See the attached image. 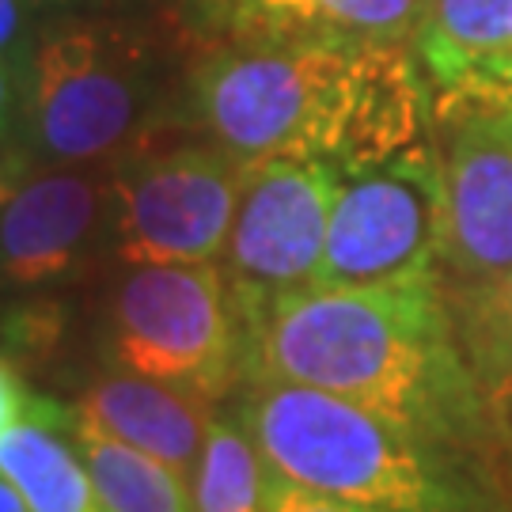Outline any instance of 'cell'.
<instances>
[{"mask_svg":"<svg viewBox=\"0 0 512 512\" xmlns=\"http://www.w3.org/2000/svg\"><path fill=\"white\" fill-rule=\"evenodd\" d=\"M186 110L239 164L357 171L425 145L433 88L414 42L224 38L186 76Z\"/></svg>","mask_w":512,"mask_h":512,"instance_id":"obj_1","label":"cell"},{"mask_svg":"<svg viewBox=\"0 0 512 512\" xmlns=\"http://www.w3.org/2000/svg\"><path fill=\"white\" fill-rule=\"evenodd\" d=\"M251 380L342 395L433 448L490 425L486 387L459 346L437 274L281 296L243 323V384Z\"/></svg>","mask_w":512,"mask_h":512,"instance_id":"obj_2","label":"cell"},{"mask_svg":"<svg viewBox=\"0 0 512 512\" xmlns=\"http://www.w3.org/2000/svg\"><path fill=\"white\" fill-rule=\"evenodd\" d=\"M160 46L137 19L65 12L23 69V145L42 164L103 167L145 145L160 110Z\"/></svg>","mask_w":512,"mask_h":512,"instance_id":"obj_3","label":"cell"},{"mask_svg":"<svg viewBox=\"0 0 512 512\" xmlns=\"http://www.w3.org/2000/svg\"><path fill=\"white\" fill-rule=\"evenodd\" d=\"M239 421L270 475L380 512H459L433 444L319 387L251 380Z\"/></svg>","mask_w":512,"mask_h":512,"instance_id":"obj_4","label":"cell"},{"mask_svg":"<svg viewBox=\"0 0 512 512\" xmlns=\"http://www.w3.org/2000/svg\"><path fill=\"white\" fill-rule=\"evenodd\" d=\"M103 365L209 399L243 380V327L220 262L126 266L103 300Z\"/></svg>","mask_w":512,"mask_h":512,"instance_id":"obj_5","label":"cell"},{"mask_svg":"<svg viewBox=\"0 0 512 512\" xmlns=\"http://www.w3.org/2000/svg\"><path fill=\"white\" fill-rule=\"evenodd\" d=\"M110 171L107 255L122 266L220 262L243 164L217 145L133 148Z\"/></svg>","mask_w":512,"mask_h":512,"instance_id":"obj_6","label":"cell"},{"mask_svg":"<svg viewBox=\"0 0 512 512\" xmlns=\"http://www.w3.org/2000/svg\"><path fill=\"white\" fill-rule=\"evenodd\" d=\"M444 251V171L425 141L391 160L338 171L319 285L365 289L433 277Z\"/></svg>","mask_w":512,"mask_h":512,"instance_id":"obj_7","label":"cell"},{"mask_svg":"<svg viewBox=\"0 0 512 512\" xmlns=\"http://www.w3.org/2000/svg\"><path fill=\"white\" fill-rule=\"evenodd\" d=\"M334 194L338 167L327 160L243 164L236 217L220 255L239 327L281 296L319 285Z\"/></svg>","mask_w":512,"mask_h":512,"instance_id":"obj_8","label":"cell"},{"mask_svg":"<svg viewBox=\"0 0 512 512\" xmlns=\"http://www.w3.org/2000/svg\"><path fill=\"white\" fill-rule=\"evenodd\" d=\"M444 133V251L452 285H490L512 274V110H433Z\"/></svg>","mask_w":512,"mask_h":512,"instance_id":"obj_9","label":"cell"},{"mask_svg":"<svg viewBox=\"0 0 512 512\" xmlns=\"http://www.w3.org/2000/svg\"><path fill=\"white\" fill-rule=\"evenodd\" d=\"M110 171L46 164L0 209V281L46 289L76 277L107 251Z\"/></svg>","mask_w":512,"mask_h":512,"instance_id":"obj_10","label":"cell"},{"mask_svg":"<svg viewBox=\"0 0 512 512\" xmlns=\"http://www.w3.org/2000/svg\"><path fill=\"white\" fill-rule=\"evenodd\" d=\"M73 414L137 452L164 459L167 467H175L186 478L194 475L209 425L217 421L213 399L202 391L118 368H107L88 380Z\"/></svg>","mask_w":512,"mask_h":512,"instance_id":"obj_11","label":"cell"},{"mask_svg":"<svg viewBox=\"0 0 512 512\" xmlns=\"http://www.w3.org/2000/svg\"><path fill=\"white\" fill-rule=\"evenodd\" d=\"M414 50L433 107L475 103L512 76V0H425Z\"/></svg>","mask_w":512,"mask_h":512,"instance_id":"obj_12","label":"cell"},{"mask_svg":"<svg viewBox=\"0 0 512 512\" xmlns=\"http://www.w3.org/2000/svg\"><path fill=\"white\" fill-rule=\"evenodd\" d=\"M69 418L54 403L35 399L31 414L0 437V475L31 512H103Z\"/></svg>","mask_w":512,"mask_h":512,"instance_id":"obj_13","label":"cell"},{"mask_svg":"<svg viewBox=\"0 0 512 512\" xmlns=\"http://www.w3.org/2000/svg\"><path fill=\"white\" fill-rule=\"evenodd\" d=\"M425 0H247L228 38H330L414 42Z\"/></svg>","mask_w":512,"mask_h":512,"instance_id":"obj_14","label":"cell"},{"mask_svg":"<svg viewBox=\"0 0 512 512\" xmlns=\"http://www.w3.org/2000/svg\"><path fill=\"white\" fill-rule=\"evenodd\" d=\"M69 429L92 471L103 512H194L190 478L167 467L164 459L99 433L76 414L69 418Z\"/></svg>","mask_w":512,"mask_h":512,"instance_id":"obj_15","label":"cell"},{"mask_svg":"<svg viewBox=\"0 0 512 512\" xmlns=\"http://www.w3.org/2000/svg\"><path fill=\"white\" fill-rule=\"evenodd\" d=\"M270 490L274 475L243 421L217 414L190 475L194 512H270Z\"/></svg>","mask_w":512,"mask_h":512,"instance_id":"obj_16","label":"cell"},{"mask_svg":"<svg viewBox=\"0 0 512 512\" xmlns=\"http://www.w3.org/2000/svg\"><path fill=\"white\" fill-rule=\"evenodd\" d=\"M448 311L459 346L482 387L512 368V274L490 285H448Z\"/></svg>","mask_w":512,"mask_h":512,"instance_id":"obj_17","label":"cell"},{"mask_svg":"<svg viewBox=\"0 0 512 512\" xmlns=\"http://www.w3.org/2000/svg\"><path fill=\"white\" fill-rule=\"evenodd\" d=\"M65 338H69V308L50 293L16 300L0 315V346L12 361L23 365H46L61 353Z\"/></svg>","mask_w":512,"mask_h":512,"instance_id":"obj_18","label":"cell"},{"mask_svg":"<svg viewBox=\"0 0 512 512\" xmlns=\"http://www.w3.org/2000/svg\"><path fill=\"white\" fill-rule=\"evenodd\" d=\"M270 512H380V509H365V505L338 501V497H327V494H311L304 486H293V482L274 475Z\"/></svg>","mask_w":512,"mask_h":512,"instance_id":"obj_19","label":"cell"},{"mask_svg":"<svg viewBox=\"0 0 512 512\" xmlns=\"http://www.w3.org/2000/svg\"><path fill=\"white\" fill-rule=\"evenodd\" d=\"M31 403H35V399L27 395V387H23V380H19L12 357L0 353V437H4L16 421H23L27 414H31Z\"/></svg>","mask_w":512,"mask_h":512,"instance_id":"obj_20","label":"cell"},{"mask_svg":"<svg viewBox=\"0 0 512 512\" xmlns=\"http://www.w3.org/2000/svg\"><path fill=\"white\" fill-rule=\"evenodd\" d=\"M31 148L8 141V133H0V209L16 198V190L31 175Z\"/></svg>","mask_w":512,"mask_h":512,"instance_id":"obj_21","label":"cell"},{"mask_svg":"<svg viewBox=\"0 0 512 512\" xmlns=\"http://www.w3.org/2000/svg\"><path fill=\"white\" fill-rule=\"evenodd\" d=\"M486 406H490V429H497V437L512 448V368H505L486 387Z\"/></svg>","mask_w":512,"mask_h":512,"instance_id":"obj_22","label":"cell"},{"mask_svg":"<svg viewBox=\"0 0 512 512\" xmlns=\"http://www.w3.org/2000/svg\"><path fill=\"white\" fill-rule=\"evenodd\" d=\"M27 35V4L23 0H0V57L16 54V46Z\"/></svg>","mask_w":512,"mask_h":512,"instance_id":"obj_23","label":"cell"},{"mask_svg":"<svg viewBox=\"0 0 512 512\" xmlns=\"http://www.w3.org/2000/svg\"><path fill=\"white\" fill-rule=\"evenodd\" d=\"M247 0H202V19H198V27H220V31H228V23L236 16L239 8H243Z\"/></svg>","mask_w":512,"mask_h":512,"instance_id":"obj_24","label":"cell"},{"mask_svg":"<svg viewBox=\"0 0 512 512\" xmlns=\"http://www.w3.org/2000/svg\"><path fill=\"white\" fill-rule=\"evenodd\" d=\"M12 114H16V76H12V65L0 57V133H8Z\"/></svg>","mask_w":512,"mask_h":512,"instance_id":"obj_25","label":"cell"},{"mask_svg":"<svg viewBox=\"0 0 512 512\" xmlns=\"http://www.w3.org/2000/svg\"><path fill=\"white\" fill-rule=\"evenodd\" d=\"M452 107H505V110H512V76L509 80H501L494 92L475 99V103H452ZM433 110H444V107H433Z\"/></svg>","mask_w":512,"mask_h":512,"instance_id":"obj_26","label":"cell"},{"mask_svg":"<svg viewBox=\"0 0 512 512\" xmlns=\"http://www.w3.org/2000/svg\"><path fill=\"white\" fill-rule=\"evenodd\" d=\"M148 4L164 8V12H171V16H190V23L202 19V0H148Z\"/></svg>","mask_w":512,"mask_h":512,"instance_id":"obj_27","label":"cell"},{"mask_svg":"<svg viewBox=\"0 0 512 512\" xmlns=\"http://www.w3.org/2000/svg\"><path fill=\"white\" fill-rule=\"evenodd\" d=\"M0 512H31L27 509V501L19 497V490L4 475H0Z\"/></svg>","mask_w":512,"mask_h":512,"instance_id":"obj_28","label":"cell"}]
</instances>
